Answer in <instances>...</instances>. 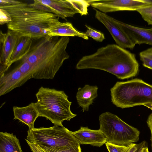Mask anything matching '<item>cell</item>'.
<instances>
[{"mask_svg": "<svg viewBox=\"0 0 152 152\" xmlns=\"http://www.w3.org/2000/svg\"><path fill=\"white\" fill-rule=\"evenodd\" d=\"M0 8L10 14L12 20L7 23L8 30L19 37L38 39L48 36V30L61 22L55 14L34 8L20 1L1 0Z\"/></svg>", "mask_w": 152, "mask_h": 152, "instance_id": "6da1fadb", "label": "cell"}, {"mask_svg": "<svg viewBox=\"0 0 152 152\" xmlns=\"http://www.w3.org/2000/svg\"><path fill=\"white\" fill-rule=\"evenodd\" d=\"M69 37L48 36L38 39L20 61L29 64L33 78L53 79L64 61L69 58L66 51Z\"/></svg>", "mask_w": 152, "mask_h": 152, "instance_id": "7a4b0ae2", "label": "cell"}, {"mask_svg": "<svg viewBox=\"0 0 152 152\" xmlns=\"http://www.w3.org/2000/svg\"><path fill=\"white\" fill-rule=\"evenodd\" d=\"M76 68L78 69L101 70L124 80L136 76L139 64L134 54L112 44L99 48L92 54L83 56L77 64Z\"/></svg>", "mask_w": 152, "mask_h": 152, "instance_id": "3957f363", "label": "cell"}, {"mask_svg": "<svg viewBox=\"0 0 152 152\" xmlns=\"http://www.w3.org/2000/svg\"><path fill=\"white\" fill-rule=\"evenodd\" d=\"M36 96L39 117L45 118L54 125L62 126L64 121H69L77 115L71 112L72 103L63 91L41 87Z\"/></svg>", "mask_w": 152, "mask_h": 152, "instance_id": "277c9868", "label": "cell"}, {"mask_svg": "<svg viewBox=\"0 0 152 152\" xmlns=\"http://www.w3.org/2000/svg\"><path fill=\"white\" fill-rule=\"evenodd\" d=\"M110 90L111 102L118 107L152 104V85L140 79L117 82Z\"/></svg>", "mask_w": 152, "mask_h": 152, "instance_id": "5b68a950", "label": "cell"}, {"mask_svg": "<svg viewBox=\"0 0 152 152\" xmlns=\"http://www.w3.org/2000/svg\"><path fill=\"white\" fill-rule=\"evenodd\" d=\"M100 129L107 142L127 146L138 141L140 132L116 115L109 112L101 114L99 118Z\"/></svg>", "mask_w": 152, "mask_h": 152, "instance_id": "8992f818", "label": "cell"}, {"mask_svg": "<svg viewBox=\"0 0 152 152\" xmlns=\"http://www.w3.org/2000/svg\"><path fill=\"white\" fill-rule=\"evenodd\" d=\"M26 139L36 145L53 148L80 146L72 132L63 126L29 129Z\"/></svg>", "mask_w": 152, "mask_h": 152, "instance_id": "52a82bcc", "label": "cell"}, {"mask_svg": "<svg viewBox=\"0 0 152 152\" xmlns=\"http://www.w3.org/2000/svg\"><path fill=\"white\" fill-rule=\"evenodd\" d=\"M94 9L104 13L119 11H136L152 4L151 0H88Z\"/></svg>", "mask_w": 152, "mask_h": 152, "instance_id": "ba28073f", "label": "cell"}, {"mask_svg": "<svg viewBox=\"0 0 152 152\" xmlns=\"http://www.w3.org/2000/svg\"><path fill=\"white\" fill-rule=\"evenodd\" d=\"M95 17L109 31L117 45L124 48L133 49L135 44L126 33L117 24L115 19L106 13L94 9Z\"/></svg>", "mask_w": 152, "mask_h": 152, "instance_id": "9c48e42d", "label": "cell"}, {"mask_svg": "<svg viewBox=\"0 0 152 152\" xmlns=\"http://www.w3.org/2000/svg\"><path fill=\"white\" fill-rule=\"evenodd\" d=\"M19 38L13 32L8 30L7 33L0 32V64L7 66L8 69L12 53Z\"/></svg>", "mask_w": 152, "mask_h": 152, "instance_id": "30bf717a", "label": "cell"}, {"mask_svg": "<svg viewBox=\"0 0 152 152\" xmlns=\"http://www.w3.org/2000/svg\"><path fill=\"white\" fill-rule=\"evenodd\" d=\"M30 78L23 74L17 67L0 77V96L20 87Z\"/></svg>", "mask_w": 152, "mask_h": 152, "instance_id": "8fae6325", "label": "cell"}, {"mask_svg": "<svg viewBox=\"0 0 152 152\" xmlns=\"http://www.w3.org/2000/svg\"><path fill=\"white\" fill-rule=\"evenodd\" d=\"M72 132L80 145L89 144L100 147L107 142L105 135L99 129L94 130L81 126L79 129Z\"/></svg>", "mask_w": 152, "mask_h": 152, "instance_id": "7c38bea8", "label": "cell"}, {"mask_svg": "<svg viewBox=\"0 0 152 152\" xmlns=\"http://www.w3.org/2000/svg\"><path fill=\"white\" fill-rule=\"evenodd\" d=\"M117 24L126 33L135 45L146 44L152 46V27L146 28L137 27L115 19Z\"/></svg>", "mask_w": 152, "mask_h": 152, "instance_id": "4fadbf2b", "label": "cell"}, {"mask_svg": "<svg viewBox=\"0 0 152 152\" xmlns=\"http://www.w3.org/2000/svg\"><path fill=\"white\" fill-rule=\"evenodd\" d=\"M14 118L27 125L29 129L34 127V124L39 117L36 103L31 102L28 105L23 107L14 106L13 108Z\"/></svg>", "mask_w": 152, "mask_h": 152, "instance_id": "5bb4252c", "label": "cell"}, {"mask_svg": "<svg viewBox=\"0 0 152 152\" xmlns=\"http://www.w3.org/2000/svg\"><path fill=\"white\" fill-rule=\"evenodd\" d=\"M42 4L48 6L58 17L66 20L72 17L77 12L68 0H39Z\"/></svg>", "mask_w": 152, "mask_h": 152, "instance_id": "9a60e30c", "label": "cell"}, {"mask_svg": "<svg viewBox=\"0 0 152 152\" xmlns=\"http://www.w3.org/2000/svg\"><path fill=\"white\" fill-rule=\"evenodd\" d=\"M98 87L96 86L85 85L83 88H79L76 98L78 104L82 108L83 112L88 110L90 105L98 96Z\"/></svg>", "mask_w": 152, "mask_h": 152, "instance_id": "2e32d148", "label": "cell"}, {"mask_svg": "<svg viewBox=\"0 0 152 152\" xmlns=\"http://www.w3.org/2000/svg\"><path fill=\"white\" fill-rule=\"evenodd\" d=\"M48 36L50 37H77L84 39H88V37L83 32H81L69 22H61L59 24L48 30Z\"/></svg>", "mask_w": 152, "mask_h": 152, "instance_id": "e0dca14e", "label": "cell"}, {"mask_svg": "<svg viewBox=\"0 0 152 152\" xmlns=\"http://www.w3.org/2000/svg\"><path fill=\"white\" fill-rule=\"evenodd\" d=\"M0 152H23L19 139L13 133L0 132Z\"/></svg>", "mask_w": 152, "mask_h": 152, "instance_id": "ac0fdd59", "label": "cell"}, {"mask_svg": "<svg viewBox=\"0 0 152 152\" xmlns=\"http://www.w3.org/2000/svg\"><path fill=\"white\" fill-rule=\"evenodd\" d=\"M32 39L29 37H19L11 57L9 68L15 62L21 60L29 52L32 45Z\"/></svg>", "mask_w": 152, "mask_h": 152, "instance_id": "d6986e66", "label": "cell"}, {"mask_svg": "<svg viewBox=\"0 0 152 152\" xmlns=\"http://www.w3.org/2000/svg\"><path fill=\"white\" fill-rule=\"evenodd\" d=\"M81 15L88 14V7L90 5L88 0H68Z\"/></svg>", "mask_w": 152, "mask_h": 152, "instance_id": "ffe728a7", "label": "cell"}, {"mask_svg": "<svg viewBox=\"0 0 152 152\" xmlns=\"http://www.w3.org/2000/svg\"><path fill=\"white\" fill-rule=\"evenodd\" d=\"M139 56L143 66L152 70V48L140 52Z\"/></svg>", "mask_w": 152, "mask_h": 152, "instance_id": "44dd1931", "label": "cell"}, {"mask_svg": "<svg viewBox=\"0 0 152 152\" xmlns=\"http://www.w3.org/2000/svg\"><path fill=\"white\" fill-rule=\"evenodd\" d=\"M38 145L45 152H82L80 146L58 148L41 145Z\"/></svg>", "mask_w": 152, "mask_h": 152, "instance_id": "7402d4cb", "label": "cell"}, {"mask_svg": "<svg viewBox=\"0 0 152 152\" xmlns=\"http://www.w3.org/2000/svg\"><path fill=\"white\" fill-rule=\"evenodd\" d=\"M136 11L148 25L152 26V4L140 8Z\"/></svg>", "mask_w": 152, "mask_h": 152, "instance_id": "603a6c76", "label": "cell"}, {"mask_svg": "<svg viewBox=\"0 0 152 152\" xmlns=\"http://www.w3.org/2000/svg\"><path fill=\"white\" fill-rule=\"evenodd\" d=\"M85 26L87 29L84 33L88 37H91L94 40L100 42H102L105 39L104 35L102 33L86 25H85Z\"/></svg>", "mask_w": 152, "mask_h": 152, "instance_id": "cb8c5ba5", "label": "cell"}, {"mask_svg": "<svg viewBox=\"0 0 152 152\" xmlns=\"http://www.w3.org/2000/svg\"><path fill=\"white\" fill-rule=\"evenodd\" d=\"M24 75L30 79L33 78V72L29 64L26 62L20 61L17 67Z\"/></svg>", "mask_w": 152, "mask_h": 152, "instance_id": "d4e9b609", "label": "cell"}, {"mask_svg": "<svg viewBox=\"0 0 152 152\" xmlns=\"http://www.w3.org/2000/svg\"><path fill=\"white\" fill-rule=\"evenodd\" d=\"M29 5L34 8L42 11L55 14L54 12L50 8L42 4L39 0H34V2L29 4Z\"/></svg>", "mask_w": 152, "mask_h": 152, "instance_id": "484cf974", "label": "cell"}, {"mask_svg": "<svg viewBox=\"0 0 152 152\" xmlns=\"http://www.w3.org/2000/svg\"><path fill=\"white\" fill-rule=\"evenodd\" d=\"M146 143V141L145 140L138 144L132 143L126 146L121 152H137L140 148L145 147Z\"/></svg>", "mask_w": 152, "mask_h": 152, "instance_id": "4316f807", "label": "cell"}, {"mask_svg": "<svg viewBox=\"0 0 152 152\" xmlns=\"http://www.w3.org/2000/svg\"><path fill=\"white\" fill-rule=\"evenodd\" d=\"M12 20L10 14L6 10L0 8V24L1 25L9 23Z\"/></svg>", "mask_w": 152, "mask_h": 152, "instance_id": "83f0119b", "label": "cell"}, {"mask_svg": "<svg viewBox=\"0 0 152 152\" xmlns=\"http://www.w3.org/2000/svg\"><path fill=\"white\" fill-rule=\"evenodd\" d=\"M105 144L109 152H121L126 146L116 145L108 142H106Z\"/></svg>", "mask_w": 152, "mask_h": 152, "instance_id": "f1b7e54d", "label": "cell"}, {"mask_svg": "<svg viewBox=\"0 0 152 152\" xmlns=\"http://www.w3.org/2000/svg\"><path fill=\"white\" fill-rule=\"evenodd\" d=\"M26 140L32 152H45L38 145L30 142L27 139Z\"/></svg>", "mask_w": 152, "mask_h": 152, "instance_id": "f546056e", "label": "cell"}, {"mask_svg": "<svg viewBox=\"0 0 152 152\" xmlns=\"http://www.w3.org/2000/svg\"><path fill=\"white\" fill-rule=\"evenodd\" d=\"M146 122L151 132V135L150 140L152 151V113H151L148 116Z\"/></svg>", "mask_w": 152, "mask_h": 152, "instance_id": "4dcf8cb0", "label": "cell"}, {"mask_svg": "<svg viewBox=\"0 0 152 152\" xmlns=\"http://www.w3.org/2000/svg\"><path fill=\"white\" fill-rule=\"evenodd\" d=\"M141 152H149L147 147H145L142 149Z\"/></svg>", "mask_w": 152, "mask_h": 152, "instance_id": "1f68e13d", "label": "cell"}, {"mask_svg": "<svg viewBox=\"0 0 152 152\" xmlns=\"http://www.w3.org/2000/svg\"><path fill=\"white\" fill-rule=\"evenodd\" d=\"M143 106H145L148 108L152 110V104H148L143 105Z\"/></svg>", "mask_w": 152, "mask_h": 152, "instance_id": "d6a6232c", "label": "cell"}, {"mask_svg": "<svg viewBox=\"0 0 152 152\" xmlns=\"http://www.w3.org/2000/svg\"><path fill=\"white\" fill-rule=\"evenodd\" d=\"M144 147H141V148H140L139 149V150H138V152H141V151L142 149V148H143Z\"/></svg>", "mask_w": 152, "mask_h": 152, "instance_id": "836d02e7", "label": "cell"}]
</instances>
